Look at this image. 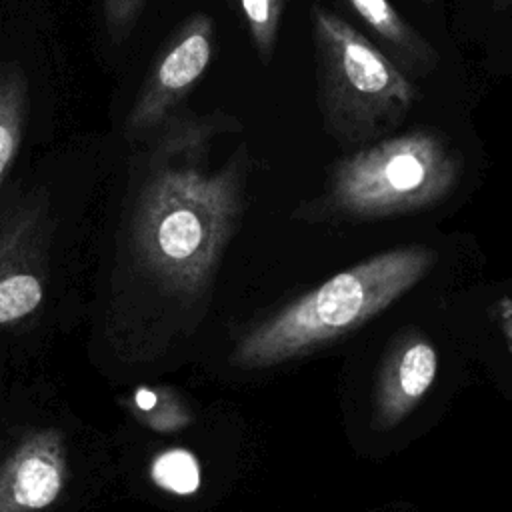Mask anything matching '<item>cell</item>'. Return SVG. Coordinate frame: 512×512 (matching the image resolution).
<instances>
[{"instance_id": "obj_1", "label": "cell", "mask_w": 512, "mask_h": 512, "mask_svg": "<svg viewBox=\"0 0 512 512\" xmlns=\"http://www.w3.org/2000/svg\"><path fill=\"white\" fill-rule=\"evenodd\" d=\"M240 210L238 158L218 172H204L192 164L156 166L132 208L130 258L160 290L196 298L210 286Z\"/></svg>"}, {"instance_id": "obj_2", "label": "cell", "mask_w": 512, "mask_h": 512, "mask_svg": "<svg viewBox=\"0 0 512 512\" xmlns=\"http://www.w3.org/2000/svg\"><path fill=\"white\" fill-rule=\"evenodd\" d=\"M434 262L436 252L422 244L356 262L254 324L238 340L234 364L246 370L270 368L360 328L412 290Z\"/></svg>"}, {"instance_id": "obj_3", "label": "cell", "mask_w": 512, "mask_h": 512, "mask_svg": "<svg viewBox=\"0 0 512 512\" xmlns=\"http://www.w3.org/2000/svg\"><path fill=\"white\" fill-rule=\"evenodd\" d=\"M462 176V158L432 130L384 138L340 158L316 206L344 220H378L442 202Z\"/></svg>"}, {"instance_id": "obj_4", "label": "cell", "mask_w": 512, "mask_h": 512, "mask_svg": "<svg viewBox=\"0 0 512 512\" xmlns=\"http://www.w3.org/2000/svg\"><path fill=\"white\" fill-rule=\"evenodd\" d=\"M318 102L326 130L344 146L366 144L396 128L416 86L366 36L320 4L312 6Z\"/></svg>"}, {"instance_id": "obj_5", "label": "cell", "mask_w": 512, "mask_h": 512, "mask_svg": "<svg viewBox=\"0 0 512 512\" xmlns=\"http://www.w3.org/2000/svg\"><path fill=\"white\" fill-rule=\"evenodd\" d=\"M212 52L214 20L204 12H196L178 26L154 62L126 118L128 132L140 136L162 126L172 108L204 76Z\"/></svg>"}, {"instance_id": "obj_6", "label": "cell", "mask_w": 512, "mask_h": 512, "mask_svg": "<svg viewBox=\"0 0 512 512\" xmlns=\"http://www.w3.org/2000/svg\"><path fill=\"white\" fill-rule=\"evenodd\" d=\"M68 482V448L56 428L24 436L0 464V512L50 508Z\"/></svg>"}, {"instance_id": "obj_7", "label": "cell", "mask_w": 512, "mask_h": 512, "mask_svg": "<svg viewBox=\"0 0 512 512\" xmlns=\"http://www.w3.org/2000/svg\"><path fill=\"white\" fill-rule=\"evenodd\" d=\"M438 376V352L434 344L408 332L384 358L376 386V416L382 424L394 426L412 412L428 394Z\"/></svg>"}, {"instance_id": "obj_8", "label": "cell", "mask_w": 512, "mask_h": 512, "mask_svg": "<svg viewBox=\"0 0 512 512\" xmlns=\"http://www.w3.org/2000/svg\"><path fill=\"white\" fill-rule=\"evenodd\" d=\"M24 234L14 224L0 236V326L30 316L44 298L42 276L26 262Z\"/></svg>"}, {"instance_id": "obj_9", "label": "cell", "mask_w": 512, "mask_h": 512, "mask_svg": "<svg viewBox=\"0 0 512 512\" xmlns=\"http://www.w3.org/2000/svg\"><path fill=\"white\" fill-rule=\"evenodd\" d=\"M348 4L412 74L424 76L438 66L436 50L398 14L390 0H348Z\"/></svg>"}, {"instance_id": "obj_10", "label": "cell", "mask_w": 512, "mask_h": 512, "mask_svg": "<svg viewBox=\"0 0 512 512\" xmlns=\"http://www.w3.org/2000/svg\"><path fill=\"white\" fill-rule=\"evenodd\" d=\"M28 106V84L18 66L0 64V182L18 154Z\"/></svg>"}, {"instance_id": "obj_11", "label": "cell", "mask_w": 512, "mask_h": 512, "mask_svg": "<svg viewBox=\"0 0 512 512\" xmlns=\"http://www.w3.org/2000/svg\"><path fill=\"white\" fill-rule=\"evenodd\" d=\"M250 38L262 64H268L280 34L286 0H240Z\"/></svg>"}, {"instance_id": "obj_12", "label": "cell", "mask_w": 512, "mask_h": 512, "mask_svg": "<svg viewBox=\"0 0 512 512\" xmlns=\"http://www.w3.org/2000/svg\"><path fill=\"white\" fill-rule=\"evenodd\" d=\"M154 478L160 486H164L172 492L188 494V492L196 490L200 472H198L196 460L188 452L174 450L156 460Z\"/></svg>"}, {"instance_id": "obj_13", "label": "cell", "mask_w": 512, "mask_h": 512, "mask_svg": "<svg viewBox=\"0 0 512 512\" xmlns=\"http://www.w3.org/2000/svg\"><path fill=\"white\" fill-rule=\"evenodd\" d=\"M170 398H166L164 390H148L140 388L132 400L128 402V410L138 418L142 424L154 430H170L178 426V408L166 410L164 404Z\"/></svg>"}, {"instance_id": "obj_14", "label": "cell", "mask_w": 512, "mask_h": 512, "mask_svg": "<svg viewBox=\"0 0 512 512\" xmlns=\"http://www.w3.org/2000/svg\"><path fill=\"white\" fill-rule=\"evenodd\" d=\"M144 2L146 0H104V20L116 40L132 32Z\"/></svg>"}, {"instance_id": "obj_15", "label": "cell", "mask_w": 512, "mask_h": 512, "mask_svg": "<svg viewBox=\"0 0 512 512\" xmlns=\"http://www.w3.org/2000/svg\"><path fill=\"white\" fill-rule=\"evenodd\" d=\"M504 334H506L508 344H510V350H512V312H506V314H504Z\"/></svg>"}, {"instance_id": "obj_16", "label": "cell", "mask_w": 512, "mask_h": 512, "mask_svg": "<svg viewBox=\"0 0 512 512\" xmlns=\"http://www.w3.org/2000/svg\"><path fill=\"white\" fill-rule=\"evenodd\" d=\"M508 6H512V0H494L496 10H506Z\"/></svg>"}, {"instance_id": "obj_17", "label": "cell", "mask_w": 512, "mask_h": 512, "mask_svg": "<svg viewBox=\"0 0 512 512\" xmlns=\"http://www.w3.org/2000/svg\"><path fill=\"white\" fill-rule=\"evenodd\" d=\"M418 2H424V4H432L434 0H418Z\"/></svg>"}]
</instances>
